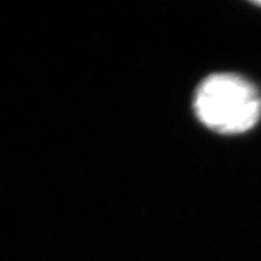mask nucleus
Listing matches in <instances>:
<instances>
[{
  "instance_id": "1",
  "label": "nucleus",
  "mask_w": 261,
  "mask_h": 261,
  "mask_svg": "<svg viewBox=\"0 0 261 261\" xmlns=\"http://www.w3.org/2000/svg\"><path fill=\"white\" fill-rule=\"evenodd\" d=\"M193 103L202 123L219 134L245 132L261 116L258 90L244 77L231 73L205 79L196 90Z\"/></svg>"
},
{
  "instance_id": "2",
  "label": "nucleus",
  "mask_w": 261,
  "mask_h": 261,
  "mask_svg": "<svg viewBox=\"0 0 261 261\" xmlns=\"http://www.w3.org/2000/svg\"><path fill=\"white\" fill-rule=\"evenodd\" d=\"M258 5H260V6H261V2H260V3H258Z\"/></svg>"
}]
</instances>
